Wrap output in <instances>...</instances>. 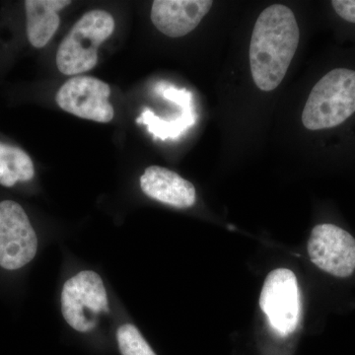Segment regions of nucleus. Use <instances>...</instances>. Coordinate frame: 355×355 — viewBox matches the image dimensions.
I'll return each mask as SVG.
<instances>
[{"instance_id":"nucleus-1","label":"nucleus","mask_w":355,"mask_h":355,"mask_svg":"<svg viewBox=\"0 0 355 355\" xmlns=\"http://www.w3.org/2000/svg\"><path fill=\"white\" fill-rule=\"evenodd\" d=\"M299 40L297 21L288 7L273 4L260 14L250 44V67L257 87L268 92L282 83Z\"/></svg>"},{"instance_id":"nucleus-2","label":"nucleus","mask_w":355,"mask_h":355,"mask_svg":"<svg viewBox=\"0 0 355 355\" xmlns=\"http://www.w3.org/2000/svg\"><path fill=\"white\" fill-rule=\"evenodd\" d=\"M355 113V71L336 69L313 87L303 110L302 123L309 130L338 127Z\"/></svg>"},{"instance_id":"nucleus-3","label":"nucleus","mask_w":355,"mask_h":355,"mask_svg":"<svg viewBox=\"0 0 355 355\" xmlns=\"http://www.w3.org/2000/svg\"><path fill=\"white\" fill-rule=\"evenodd\" d=\"M114 31V17L107 11L84 14L58 46L55 58L58 70L64 76H78L94 69L98 49Z\"/></svg>"},{"instance_id":"nucleus-4","label":"nucleus","mask_w":355,"mask_h":355,"mask_svg":"<svg viewBox=\"0 0 355 355\" xmlns=\"http://www.w3.org/2000/svg\"><path fill=\"white\" fill-rule=\"evenodd\" d=\"M104 282L93 270H83L65 282L62 291V312L67 323L80 333L94 330L102 314L109 313Z\"/></svg>"},{"instance_id":"nucleus-5","label":"nucleus","mask_w":355,"mask_h":355,"mask_svg":"<svg viewBox=\"0 0 355 355\" xmlns=\"http://www.w3.org/2000/svg\"><path fill=\"white\" fill-rule=\"evenodd\" d=\"M260 306L273 330L282 336L293 333L301 316L300 292L294 272L277 268L268 273L261 289Z\"/></svg>"},{"instance_id":"nucleus-6","label":"nucleus","mask_w":355,"mask_h":355,"mask_svg":"<svg viewBox=\"0 0 355 355\" xmlns=\"http://www.w3.org/2000/svg\"><path fill=\"white\" fill-rule=\"evenodd\" d=\"M38 238L19 203L0 202V266L19 270L35 258Z\"/></svg>"},{"instance_id":"nucleus-7","label":"nucleus","mask_w":355,"mask_h":355,"mask_svg":"<svg viewBox=\"0 0 355 355\" xmlns=\"http://www.w3.org/2000/svg\"><path fill=\"white\" fill-rule=\"evenodd\" d=\"M111 88L92 76H74L60 88L55 102L60 109L78 118L110 123L114 111L109 102Z\"/></svg>"},{"instance_id":"nucleus-8","label":"nucleus","mask_w":355,"mask_h":355,"mask_svg":"<svg viewBox=\"0 0 355 355\" xmlns=\"http://www.w3.org/2000/svg\"><path fill=\"white\" fill-rule=\"evenodd\" d=\"M311 261L336 277H347L355 270V239L334 224L315 226L308 241Z\"/></svg>"},{"instance_id":"nucleus-9","label":"nucleus","mask_w":355,"mask_h":355,"mask_svg":"<svg viewBox=\"0 0 355 355\" xmlns=\"http://www.w3.org/2000/svg\"><path fill=\"white\" fill-rule=\"evenodd\" d=\"M212 6L210 0H155L150 18L162 34L180 38L193 31Z\"/></svg>"},{"instance_id":"nucleus-10","label":"nucleus","mask_w":355,"mask_h":355,"mask_svg":"<svg viewBox=\"0 0 355 355\" xmlns=\"http://www.w3.org/2000/svg\"><path fill=\"white\" fill-rule=\"evenodd\" d=\"M140 188L147 197L176 209H189L197 202V191L191 182L160 166L146 168L140 177Z\"/></svg>"},{"instance_id":"nucleus-11","label":"nucleus","mask_w":355,"mask_h":355,"mask_svg":"<svg viewBox=\"0 0 355 355\" xmlns=\"http://www.w3.org/2000/svg\"><path fill=\"white\" fill-rule=\"evenodd\" d=\"M27 36L34 48L46 46L60 26L58 12L70 6V0H26Z\"/></svg>"},{"instance_id":"nucleus-12","label":"nucleus","mask_w":355,"mask_h":355,"mask_svg":"<svg viewBox=\"0 0 355 355\" xmlns=\"http://www.w3.org/2000/svg\"><path fill=\"white\" fill-rule=\"evenodd\" d=\"M35 176L31 157L17 146L0 142V184L13 187L18 182H28Z\"/></svg>"},{"instance_id":"nucleus-13","label":"nucleus","mask_w":355,"mask_h":355,"mask_svg":"<svg viewBox=\"0 0 355 355\" xmlns=\"http://www.w3.org/2000/svg\"><path fill=\"white\" fill-rule=\"evenodd\" d=\"M137 123L147 125L154 139L165 140L181 137L184 132L193 127L197 121V114L193 103L182 107V116L174 121H164L156 116L151 110L146 109L137 120Z\"/></svg>"},{"instance_id":"nucleus-14","label":"nucleus","mask_w":355,"mask_h":355,"mask_svg":"<svg viewBox=\"0 0 355 355\" xmlns=\"http://www.w3.org/2000/svg\"><path fill=\"white\" fill-rule=\"evenodd\" d=\"M116 340L123 355H156L139 329L132 324H121L116 331Z\"/></svg>"},{"instance_id":"nucleus-15","label":"nucleus","mask_w":355,"mask_h":355,"mask_svg":"<svg viewBox=\"0 0 355 355\" xmlns=\"http://www.w3.org/2000/svg\"><path fill=\"white\" fill-rule=\"evenodd\" d=\"M161 94L166 99L169 100L179 106L184 107L193 103V94L186 89H176L175 87L164 88L160 91Z\"/></svg>"},{"instance_id":"nucleus-16","label":"nucleus","mask_w":355,"mask_h":355,"mask_svg":"<svg viewBox=\"0 0 355 355\" xmlns=\"http://www.w3.org/2000/svg\"><path fill=\"white\" fill-rule=\"evenodd\" d=\"M331 6L343 19L355 23V0H334Z\"/></svg>"}]
</instances>
